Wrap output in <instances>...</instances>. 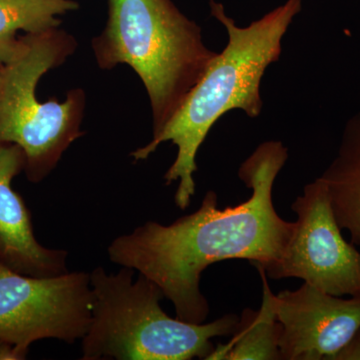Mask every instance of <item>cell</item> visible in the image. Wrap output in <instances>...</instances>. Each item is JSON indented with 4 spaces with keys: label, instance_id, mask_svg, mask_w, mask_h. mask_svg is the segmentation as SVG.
<instances>
[{
    "label": "cell",
    "instance_id": "cell-1",
    "mask_svg": "<svg viewBox=\"0 0 360 360\" xmlns=\"http://www.w3.org/2000/svg\"><path fill=\"white\" fill-rule=\"evenodd\" d=\"M288 158L283 142H262L238 169L239 179L252 191L248 200L219 210V196L207 191L191 214L168 225L149 220L113 239L108 248L110 262L153 281L179 319L203 323L210 304L200 279L210 265L245 259L265 269L285 250L295 222L279 217L272 193Z\"/></svg>",
    "mask_w": 360,
    "mask_h": 360
},
{
    "label": "cell",
    "instance_id": "cell-2",
    "mask_svg": "<svg viewBox=\"0 0 360 360\" xmlns=\"http://www.w3.org/2000/svg\"><path fill=\"white\" fill-rule=\"evenodd\" d=\"M302 2L288 0L260 20L239 27L226 15L221 4L210 0L212 15L229 34L226 46L217 52L160 134L130 153L135 161L146 160L163 142L176 146V158L165 172V180L167 186L179 182L174 202L180 210H186L195 194L196 155L214 123L232 110H243L252 118L262 113V77L267 68L279 60L283 39L302 9Z\"/></svg>",
    "mask_w": 360,
    "mask_h": 360
},
{
    "label": "cell",
    "instance_id": "cell-3",
    "mask_svg": "<svg viewBox=\"0 0 360 360\" xmlns=\"http://www.w3.org/2000/svg\"><path fill=\"white\" fill-rule=\"evenodd\" d=\"M99 68L127 65L141 77L160 134L217 52L172 0H108L105 28L92 41Z\"/></svg>",
    "mask_w": 360,
    "mask_h": 360
},
{
    "label": "cell",
    "instance_id": "cell-4",
    "mask_svg": "<svg viewBox=\"0 0 360 360\" xmlns=\"http://www.w3.org/2000/svg\"><path fill=\"white\" fill-rule=\"evenodd\" d=\"M122 267L108 274L90 272L91 322L82 338V360L206 359L212 338L232 335L239 316L227 314L208 323H191L169 316L160 307L165 298L153 281Z\"/></svg>",
    "mask_w": 360,
    "mask_h": 360
},
{
    "label": "cell",
    "instance_id": "cell-5",
    "mask_svg": "<svg viewBox=\"0 0 360 360\" xmlns=\"http://www.w3.org/2000/svg\"><path fill=\"white\" fill-rule=\"evenodd\" d=\"M77 45L72 35L58 28L26 34L0 80V144L22 149L26 177L33 184L46 179L71 144L84 134V90H70L63 103H41L37 96L40 78L63 65Z\"/></svg>",
    "mask_w": 360,
    "mask_h": 360
},
{
    "label": "cell",
    "instance_id": "cell-6",
    "mask_svg": "<svg viewBox=\"0 0 360 360\" xmlns=\"http://www.w3.org/2000/svg\"><path fill=\"white\" fill-rule=\"evenodd\" d=\"M90 274L52 277L18 274L0 262V340L25 356L37 341L82 340L91 322Z\"/></svg>",
    "mask_w": 360,
    "mask_h": 360
},
{
    "label": "cell",
    "instance_id": "cell-7",
    "mask_svg": "<svg viewBox=\"0 0 360 360\" xmlns=\"http://www.w3.org/2000/svg\"><path fill=\"white\" fill-rule=\"evenodd\" d=\"M297 219L281 258L264 269L272 279H302L335 296L360 295V252L348 243L321 180L307 184L291 205Z\"/></svg>",
    "mask_w": 360,
    "mask_h": 360
},
{
    "label": "cell",
    "instance_id": "cell-8",
    "mask_svg": "<svg viewBox=\"0 0 360 360\" xmlns=\"http://www.w3.org/2000/svg\"><path fill=\"white\" fill-rule=\"evenodd\" d=\"M281 360H335L360 329V295L343 300L302 284L274 295Z\"/></svg>",
    "mask_w": 360,
    "mask_h": 360
},
{
    "label": "cell",
    "instance_id": "cell-9",
    "mask_svg": "<svg viewBox=\"0 0 360 360\" xmlns=\"http://www.w3.org/2000/svg\"><path fill=\"white\" fill-rule=\"evenodd\" d=\"M25 155L13 143L0 144V262L34 277L68 274V251L52 250L35 238L32 214L13 188V180L25 172Z\"/></svg>",
    "mask_w": 360,
    "mask_h": 360
},
{
    "label": "cell",
    "instance_id": "cell-10",
    "mask_svg": "<svg viewBox=\"0 0 360 360\" xmlns=\"http://www.w3.org/2000/svg\"><path fill=\"white\" fill-rule=\"evenodd\" d=\"M328 191L336 221L360 245V111L343 129L335 160L321 177Z\"/></svg>",
    "mask_w": 360,
    "mask_h": 360
},
{
    "label": "cell",
    "instance_id": "cell-11",
    "mask_svg": "<svg viewBox=\"0 0 360 360\" xmlns=\"http://www.w3.org/2000/svg\"><path fill=\"white\" fill-rule=\"evenodd\" d=\"M262 281V302L257 310L245 309L239 316L232 338L219 345L206 360H281V324L274 309V293L264 269L255 264Z\"/></svg>",
    "mask_w": 360,
    "mask_h": 360
},
{
    "label": "cell",
    "instance_id": "cell-12",
    "mask_svg": "<svg viewBox=\"0 0 360 360\" xmlns=\"http://www.w3.org/2000/svg\"><path fill=\"white\" fill-rule=\"evenodd\" d=\"M78 7L73 0H0V39H13L20 30L39 34L56 30L58 16Z\"/></svg>",
    "mask_w": 360,
    "mask_h": 360
},
{
    "label": "cell",
    "instance_id": "cell-13",
    "mask_svg": "<svg viewBox=\"0 0 360 360\" xmlns=\"http://www.w3.org/2000/svg\"><path fill=\"white\" fill-rule=\"evenodd\" d=\"M20 45V37L13 39H0V80L8 61L13 58Z\"/></svg>",
    "mask_w": 360,
    "mask_h": 360
},
{
    "label": "cell",
    "instance_id": "cell-14",
    "mask_svg": "<svg viewBox=\"0 0 360 360\" xmlns=\"http://www.w3.org/2000/svg\"><path fill=\"white\" fill-rule=\"evenodd\" d=\"M335 360H360V329L335 357Z\"/></svg>",
    "mask_w": 360,
    "mask_h": 360
},
{
    "label": "cell",
    "instance_id": "cell-15",
    "mask_svg": "<svg viewBox=\"0 0 360 360\" xmlns=\"http://www.w3.org/2000/svg\"><path fill=\"white\" fill-rule=\"evenodd\" d=\"M25 359V355L21 354L14 345L0 340V360H22Z\"/></svg>",
    "mask_w": 360,
    "mask_h": 360
}]
</instances>
